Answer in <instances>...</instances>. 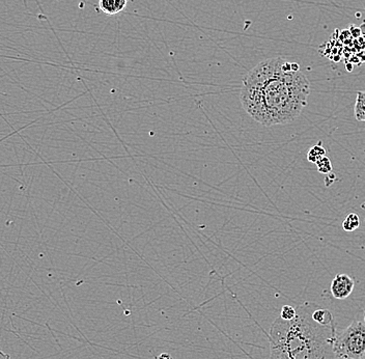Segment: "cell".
Returning a JSON list of instances; mask_svg holds the SVG:
<instances>
[{"label": "cell", "mask_w": 365, "mask_h": 359, "mask_svg": "<svg viewBox=\"0 0 365 359\" xmlns=\"http://www.w3.org/2000/svg\"><path fill=\"white\" fill-rule=\"evenodd\" d=\"M355 118L358 122H365V91H358L355 104Z\"/></svg>", "instance_id": "obj_6"}, {"label": "cell", "mask_w": 365, "mask_h": 359, "mask_svg": "<svg viewBox=\"0 0 365 359\" xmlns=\"http://www.w3.org/2000/svg\"><path fill=\"white\" fill-rule=\"evenodd\" d=\"M129 0H100L99 6L103 13L113 16L124 11Z\"/></svg>", "instance_id": "obj_5"}, {"label": "cell", "mask_w": 365, "mask_h": 359, "mask_svg": "<svg viewBox=\"0 0 365 359\" xmlns=\"http://www.w3.org/2000/svg\"><path fill=\"white\" fill-rule=\"evenodd\" d=\"M309 80L282 57L264 59L244 79L240 100L257 123L271 127L294 122L307 107Z\"/></svg>", "instance_id": "obj_1"}, {"label": "cell", "mask_w": 365, "mask_h": 359, "mask_svg": "<svg viewBox=\"0 0 365 359\" xmlns=\"http://www.w3.org/2000/svg\"><path fill=\"white\" fill-rule=\"evenodd\" d=\"M364 321H365V308H364Z\"/></svg>", "instance_id": "obj_15"}, {"label": "cell", "mask_w": 365, "mask_h": 359, "mask_svg": "<svg viewBox=\"0 0 365 359\" xmlns=\"http://www.w3.org/2000/svg\"><path fill=\"white\" fill-rule=\"evenodd\" d=\"M0 359H11V358L9 354L4 353L2 350H0Z\"/></svg>", "instance_id": "obj_12"}, {"label": "cell", "mask_w": 365, "mask_h": 359, "mask_svg": "<svg viewBox=\"0 0 365 359\" xmlns=\"http://www.w3.org/2000/svg\"><path fill=\"white\" fill-rule=\"evenodd\" d=\"M360 226V218L357 214L350 213L342 223V228L346 232H354Z\"/></svg>", "instance_id": "obj_7"}, {"label": "cell", "mask_w": 365, "mask_h": 359, "mask_svg": "<svg viewBox=\"0 0 365 359\" xmlns=\"http://www.w3.org/2000/svg\"><path fill=\"white\" fill-rule=\"evenodd\" d=\"M318 171L321 173H329L332 171V163L328 157H323L316 163Z\"/></svg>", "instance_id": "obj_9"}, {"label": "cell", "mask_w": 365, "mask_h": 359, "mask_svg": "<svg viewBox=\"0 0 365 359\" xmlns=\"http://www.w3.org/2000/svg\"><path fill=\"white\" fill-rule=\"evenodd\" d=\"M296 315L297 308H293L292 305H284L282 306L279 317L284 320H293Z\"/></svg>", "instance_id": "obj_10"}, {"label": "cell", "mask_w": 365, "mask_h": 359, "mask_svg": "<svg viewBox=\"0 0 365 359\" xmlns=\"http://www.w3.org/2000/svg\"><path fill=\"white\" fill-rule=\"evenodd\" d=\"M312 306L297 308L293 320L278 317L269 333L271 359H339L334 351L336 323L322 324Z\"/></svg>", "instance_id": "obj_2"}, {"label": "cell", "mask_w": 365, "mask_h": 359, "mask_svg": "<svg viewBox=\"0 0 365 359\" xmlns=\"http://www.w3.org/2000/svg\"><path fill=\"white\" fill-rule=\"evenodd\" d=\"M325 154L326 150L324 148V146H322V143H319V145L314 146L310 148V151L307 154V160L308 161L312 162V163L316 164L319 160L325 157Z\"/></svg>", "instance_id": "obj_8"}, {"label": "cell", "mask_w": 365, "mask_h": 359, "mask_svg": "<svg viewBox=\"0 0 365 359\" xmlns=\"http://www.w3.org/2000/svg\"><path fill=\"white\" fill-rule=\"evenodd\" d=\"M360 31H361L362 34H365V23L360 26Z\"/></svg>", "instance_id": "obj_13"}, {"label": "cell", "mask_w": 365, "mask_h": 359, "mask_svg": "<svg viewBox=\"0 0 365 359\" xmlns=\"http://www.w3.org/2000/svg\"><path fill=\"white\" fill-rule=\"evenodd\" d=\"M361 1V4H364V8L365 9V0H360Z\"/></svg>", "instance_id": "obj_14"}, {"label": "cell", "mask_w": 365, "mask_h": 359, "mask_svg": "<svg viewBox=\"0 0 365 359\" xmlns=\"http://www.w3.org/2000/svg\"><path fill=\"white\" fill-rule=\"evenodd\" d=\"M334 351L339 359H365V322L354 320L348 328L337 333Z\"/></svg>", "instance_id": "obj_3"}, {"label": "cell", "mask_w": 365, "mask_h": 359, "mask_svg": "<svg viewBox=\"0 0 365 359\" xmlns=\"http://www.w3.org/2000/svg\"><path fill=\"white\" fill-rule=\"evenodd\" d=\"M355 288V281L348 274H337L331 283L330 291L332 296L339 300L348 298Z\"/></svg>", "instance_id": "obj_4"}, {"label": "cell", "mask_w": 365, "mask_h": 359, "mask_svg": "<svg viewBox=\"0 0 365 359\" xmlns=\"http://www.w3.org/2000/svg\"><path fill=\"white\" fill-rule=\"evenodd\" d=\"M292 70H293L294 72H299V71H300V66H299V64L292 63Z\"/></svg>", "instance_id": "obj_11"}]
</instances>
